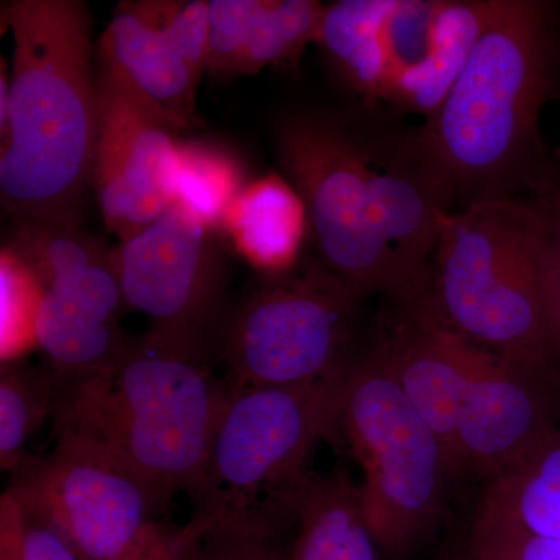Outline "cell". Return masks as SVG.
<instances>
[{"label": "cell", "mask_w": 560, "mask_h": 560, "mask_svg": "<svg viewBox=\"0 0 560 560\" xmlns=\"http://www.w3.org/2000/svg\"><path fill=\"white\" fill-rule=\"evenodd\" d=\"M2 24L14 40L3 209L14 221L80 226L98 136L91 11L80 0H14Z\"/></svg>", "instance_id": "6da1fadb"}, {"label": "cell", "mask_w": 560, "mask_h": 560, "mask_svg": "<svg viewBox=\"0 0 560 560\" xmlns=\"http://www.w3.org/2000/svg\"><path fill=\"white\" fill-rule=\"evenodd\" d=\"M363 300L318 257L264 276L224 329L228 386H302L340 375Z\"/></svg>", "instance_id": "52a82bcc"}, {"label": "cell", "mask_w": 560, "mask_h": 560, "mask_svg": "<svg viewBox=\"0 0 560 560\" xmlns=\"http://www.w3.org/2000/svg\"><path fill=\"white\" fill-rule=\"evenodd\" d=\"M477 518L560 540V423L492 478Z\"/></svg>", "instance_id": "44dd1931"}, {"label": "cell", "mask_w": 560, "mask_h": 560, "mask_svg": "<svg viewBox=\"0 0 560 560\" xmlns=\"http://www.w3.org/2000/svg\"><path fill=\"white\" fill-rule=\"evenodd\" d=\"M452 198L410 147L396 154L371 147V226L399 280L400 301L425 293L427 261L436 254Z\"/></svg>", "instance_id": "9a60e30c"}, {"label": "cell", "mask_w": 560, "mask_h": 560, "mask_svg": "<svg viewBox=\"0 0 560 560\" xmlns=\"http://www.w3.org/2000/svg\"><path fill=\"white\" fill-rule=\"evenodd\" d=\"M94 179L103 220L119 242L154 223L175 201L178 143L98 77Z\"/></svg>", "instance_id": "7c38bea8"}, {"label": "cell", "mask_w": 560, "mask_h": 560, "mask_svg": "<svg viewBox=\"0 0 560 560\" xmlns=\"http://www.w3.org/2000/svg\"><path fill=\"white\" fill-rule=\"evenodd\" d=\"M556 158H558L559 165H560V147H559L558 151H556Z\"/></svg>", "instance_id": "e575fe53"}, {"label": "cell", "mask_w": 560, "mask_h": 560, "mask_svg": "<svg viewBox=\"0 0 560 560\" xmlns=\"http://www.w3.org/2000/svg\"><path fill=\"white\" fill-rule=\"evenodd\" d=\"M221 230L250 267L264 276H278L300 264L311 220L293 184L268 175L243 189Z\"/></svg>", "instance_id": "e0dca14e"}, {"label": "cell", "mask_w": 560, "mask_h": 560, "mask_svg": "<svg viewBox=\"0 0 560 560\" xmlns=\"http://www.w3.org/2000/svg\"><path fill=\"white\" fill-rule=\"evenodd\" d=\"M552 371L490 355L471 381L456 420L453 471L497 477L547 438L558 420Z\"/></svg>", "instance_id": "4fadbf2b"}, {"label": "cell", "mask_w": 560, "mask_h": 560, "mask_svg": "<svg viewBox=\"0 0 560 560\" xmlns=\"http://www.w3.org/2000/svg\"><path fill=\"white\" fill-rule=\"evenodd\" d=\"M209 359L151 331L130 338L105 371L60 377L55 430L86 434L113 448L168 500L180 492L191 497L230 396Z\"/></svg>", "instance_id": "3957f363"}, {"label": "cell", "mask_w": 560, "mask_h": 560, "mask_svg": "<svg viewBox=\"0 0 560 560\" xmlns=\"http://www.w3.org/2000/svg\"><path fill=\"white\" fill-rule=\"evenodd\" d=\"M0 136L7 130V120H9V101H10V75L7 72L5 60H0Z\"/></svg>", "instance_id": "d6a6232c"}, {"label": "cell", "mask_w": 560, "mask_h": 560, "mask_svg": "<svg viewBox=\"0 0 560 560\" xmlns=\"http://www.w3.org/2000/svg\"><path fill=\"white\" fill-rule=\"evenodd\" d=\"M9 486L55 526L81 560H127L156 534L171 500L124 456L86 434L57 431L25 456Z\"/></svg>", "instance_id": "ba28073f"}, {"label": "cell", "mask_w": 560, "mask_h": 560, "mask_svg": "<svg viewBox=\"0 0 560 560\" xmlns=\"http://www.w3.org/2000/svg\"><path fill=\"white\" fill-rule=\"evenodd\" d=\"M275 512L206 523L200 560H289L290 547L280 539V521Z\"/></svg>", "instance_id": "484cf974"}, {"label": "cell", "mask_w": 560, "mask_h": 560, "mask_svg": "<svg viewBox=\"0 0 560 560\" xmlns=\"http://www.w3.org/2000/svg\"><path fill=\"white\" fill-rule=\"evenodd\" d=\"M110 257L128 308L149 318L151 334L210 353L226 287L212 230L173 201L149 228L110 249Z\"/></svg>", "instance_id": "8fae6325"}, {"label": "cell", "mask_w": 560, "mask_h": 560, "mask_svg": "<svg viewBox=\"0 0 560 560\" xmlns=\"http://www.w3.org/2000/svg\"><path fill=\"white\" fill-rule=\"evenodd\" d=\"M143 21L160 31L173 49L189 66L195 79L202 80L209 60V2H172V0H139L128 2Z\"/></svg>", "instance_id": "83f0119b"}, {"label": "cell", "mask_w": 560, "mask_h": 560, "mask_svg": "<svg viewBox=\"0 0 560 560\" xmlns=\"http://www.w3.org/2000/svg\"><path fill=\"white\" fill-rule=\"evenodd\" d=\"M0 560H81L46 517L7 489L0 499Z\"/></svg>", "instance_id": "4316f807"}, {"label": "cell", "mask_w": 560, "mask_h": 560, "mask_svg": "<svg viewBox=\"0 0 560 560\" xmlns=\"http://www.w3.org/2000/svg\"><path fill=\"white\" fill-rule=\"evenodd\" d=\"M208 525L191 517L186 525H162L135 556L127 560H200Z\"/></svg>", "instance_id": "4dcf8cb0"}, {"label": "cell", "mask_w": 560, "mask_h": 560, "mask_svg": "<svg viewBox=\"0 0 560 560\" xmlns=\"http://www.w3.org/2000/svg\"><path fill=\"white\" fill-rule=\"evenodd\" d=\"M397 0H340L324 10L318 44L349 90L385 101L390 80L386 27Z\"/></svg>", "instance_id": "d6986e66"}, {"label": "cell", "mask_w": 560, "mask_h": 560, "mask_svg": "<svg viewBox=\"0 0 560 560\" xmlns=\"http://www.w3.org/2000/svg\"><path fill=\"white\" fill-rule=\"evenodd\" d=\"M559 69L558 5L499 0L447 97L407 145L453 197H501L539 156L540 110Z\"/></svg>", "instance_id": "7a4b0ae2"}, {"label": "cell", "mask_w": 560, "mask_h": 560, "mask_svg": "<svg viewBox=\"0 0 560 560\" xmlns=\"http://www.w3.org/2000/svg\"><path fill=\"white\" fill-rule=\"evenodd\" d=\"M338 430L359 460L361 508L381 550L405 555L436 525L453 470L430 423L405 396L382 348L350 363Z\"/></svg>", "instance_id": "5b68a950"}, {"label": "cell", "mask_w": 560, "mask_h": 560, "mask_svg": "<svg viewBox=\"0 0 560 560\" xmlns=\"http://www.w3.org/2000/svg\"><path fill=\"white\" fill-rule=\"evenodd\" d=\"M0 291H2V364L20 361L32 348H38L36 319L40 305V287L24 261L3 246L0 256Z\"/></svg>", "instance_id": "d4e9b609"}, {"label": "cell", "mask_w": 560, "mask_h": 560, "mask_svg": "<svg viewBox=\"0 0 560 560\" xmlns=\"http://www.w3.org/2000/svg\"><path fill=\"white\" fill-rule=\"evenodd\" d=\"M548 241L545 191L536 200L504 195L451 210L434 254L431 307L478 348L530 370H555Z\"/></svg>", "instance_id": "277c9868"}, {"label": "cell", "mask_w": 560, "mask_h": 560, "mask_svg": "<svg viewBox=\"0 0 560 560\" xmlns=\"http://www.w3.org/2000/svg\"><path fill=\"white\" fill-rule=\"evenodd\" d=\"M558 94L560 95V88H559Z\"/></svg>", "instance_id": "d590c367"}, {"label": "cell", "mask_w": 560, "mask_h": 560, "mask_svg": "<svg viewBox=\"0 0 560 560\" xmlns=\"http://www.w3.org/2000/svg\"><path fill=\"white\" fill-rule=\"evenodd\" d=\"M259 5L260 0H210V79H237L238 62Z\"/></svg>", "instance_id": "f1b7e54d"}, {"label": "cell", "mask_w": 560, "mask_h": 560, "mask_svg": "<svg viewBox=\"0 0 560 560\" xmlns=\"http://www.w3.org/2000/svg\"><path fill=\"white\" fill-rule=\"evenodd\" d=\"M405 304L407 316L382 350L405 396L436 431L452 466L460 405L493 353L448 327L431 307L429 290Z\"/></svg>", "instance_id": "5bb4252c"}, {"label": "cell", "mask_w": 560, "mask_h": 560, "mask_svg": "<svg viewBox=\"0 0 560 560\" xmlns=\"http://www.w3.org/2000/svg\"><path fill=\"white\" fill-rule=\"evenodd\" d=\"M7 248L40 287L36 340L49 366L66 381L109 368L130 338L120 319L125 302L110 249L73 224L14 221Z\"/></svg>", "instance_id": "30bf717a"}, {"label": "cell", "mask_w": 560, "mask_h": 560, "mask_svg": "<svg viewBox=\"0 0 560 560\" xmlns=\"http://www.w3.org/2000/svg\"><path fill=\"white\" fill-rule=\"evenodd\" d=\"M237 158L217 143H178L175 201L190 209L209 228L221 230L224 215L245 189Z\"/></svg>", "instance_id": "cb8c5ba5"}, {"label": "cell", "mask_w": 560, "mask_h": 560, "mask_svg": "<svg viewBox=\"0 0 560 560\" xmlns=\"http://www.w3.org/2000/svg\"><path fill=\"white\" fill-rule=\"evenodd\" d=\"M438 560H471L469 551L466 555H447Z\"/></svg>", "instance_id": "836d02e7"}, {"label": "cell", "mask_w": 560, "mask_h": 560, "mask_svg": "<svg viewBox=\"0 0 560 560\" xmlns=\"http://www.w3.org/2000/svg\"><path fill=\"white\" fill-rule=\"evenodd\" d=\"M550 213V241H548V319L552 348L560 366V187L545 191Z\"/></svg>", "instance_id": "1f68e13d"}, {"label": "cell", "mask_w": 560, "mask_h": 560, "mask_svg": "<svg viewBox=\"0 0 560 560\" xmlns=\"http://www.w3.org/2000/svg\"><path fill=\"white\" fill-rule=\"evenodd\" d=\"M98 77L142 116L176 135L197 125L200 81L160 31L121 2L97 44Z\"/></svg>", "instance_id": "2e32d148"}, {"label": "cell", "mask_w": 560, "mask_h": 560, "mask_svg": "<svg viewBox=\"0 0 560 560\" xmlns=\"http://www.w3.org/2000/svg\"><path fill=\"white\" fill-rule=\"evenodd\" d=\"M469 555L471 560H560V540L477 518Z\"/></svg>", "instance_id": "f546056e"}, {"label": "cell", "mask_w": 560, "mask_h": 560, "mask_svg": "<svg viewBox=\"0 0 560 560\" xmlns=\"http://www.w3.org/2000/svg\"><path fill=\"white\" fill-rule=\"evenodd\" d=\"M346 372L313 385L230 388L191 495L194 517L213 523L257 512L293 515L290 500L308 477V456L338 431Z\"/></svg>", "instance_id": "8992f818"}, {"label": "cell", "mask_w": 560, "mask_h": 560, "mask_svg": "<svg viewBox=\"0 0 560 560\" xmlns=\"http://www.w3.org/2000/svg\"><path fill=\"white\" fill-rule=\"evenodd\" d=\"M497 2L499 0L440 2L436 33L425 60L393 81L385 102L430 119L469 60Z\"/></svg>", "instance_id": "ffe728a7"}, {"label": "cell", "mask_w": 560, "mask_h": 560, "mask_svg": "<svg viewBox=\"0 0 560 560\" xmlns=\"http://www.w3.org/2000/svg\"><path fill=\"white\" fill-rule=\"evenodd\" d=\"M276 150L301 195L318 259L360 291L400 300L399 280L370 220L371 143L329 114L296 113L280 120Z\"/></svg>", "instance_id": "9c48e42d"}, {"label": "cell", "mask_w": 560, "mask_h": 560, "mask_svg": "<svg viewBox=\"0 0 560 560\" xmlns=\"http://www.w3.org/2000/svg\"><path fill=\"white\" fill-rule=\"evenodd\" d=\"M298 534L289 560H381L359 486L345 474L308 475L290 501Z\"/></svg>", "instance_id": "ac0fdd59"}, {"label": "cell", "mask_w": 560, "mask_h": 560, "mask_svg": "<svg viewBox=\"0 0 560 560\" xmlns=\"http://www.w3.org/2000/svg\"><path fill=\"white\" fill-rule=\"evenodd\" d=\"M326 5L316 0H260L250 24L237 77L267 66H294L308 44H318Z\"/></svg>", "instance_id": "603a6c76"}, {"label": "cell", "mask_w": 560, "mask_h": 560, "mask_svg": "<svg viewBox=\"0 0 560 560\" xmlns=\"http://www.w3.org/2000/svg\"><path fill=\"white\" fill-rule=\"evenodd\" d=\"M60 393V375L51 368L14 361L2 364L0 377V466L13 471L25 458V445L54 418Z\"/></svg>", "instance_id": "7402d4cb"}]
</instances>
